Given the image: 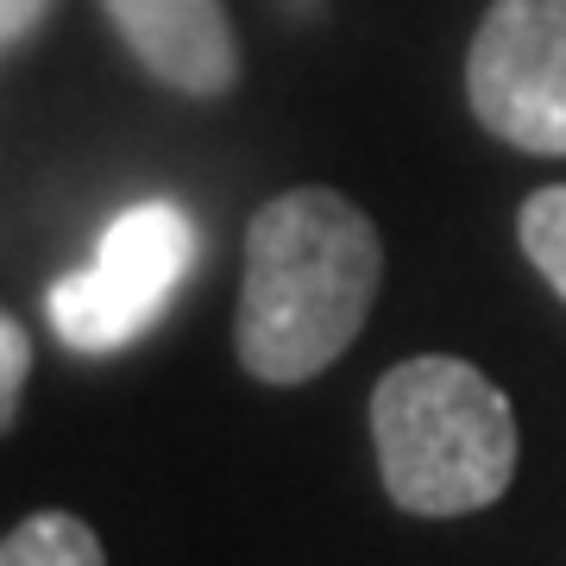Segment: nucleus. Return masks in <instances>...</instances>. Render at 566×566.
Listing matches in <instances>:
<instances>
[{
	"label": "nucleus",
	"instance_id": "1",
	"mask_svg": "<svg viewBox=\"0 0 566 566\" xmlns=\"http://www.w3.org/2000/svg\"><path fill=\"white\" fill-rule=\"evenodd\" d=\"M385 277L378 227L334 189H283L245 227L240 365L259 385H308L359 340Z\"/></svg>",
	"mask_w": 566,
	"mask_h": 566
},
{
	"label": "nucleus",
	"instance_id": "2",
	"mask_svg": "<svg viewBox=\"0 0 566 566\" xmlns=\"http://www.w3.org/2000/svg\"><path fill=\"white\" fill-rule=\"evenodd\" d=\"M371 441L390 504L409 516H465L516 479V409L479 365L422 353L371 390Z\"/></svg>",
	"mask_w": 566,
	"mask_h": 566
},
{
	"label": "nucleus",
	"instance_id": "3",
	"mask_svg": "<svg viewBox=\"0 0 566 566\" xmlns=\"http://www.w3.org/2000/svg\"><path fill=\"white\" fill-rule=\"evenodd\" d=\"M202 233L177 202H133L114 214L95 259L51 283V327L76 353H120L164 315L170 290L189 277Z\"/></svg>",
	"mask_w": 566,
	"mask_h": 566
},
{
	"label": "nucleus",
	"instance_id": "4",
	"mask_svg": "<svg viewBox=\"0 0 566 566\" xmlns=\"http://www.w3.org/2000/svg\"><path fill=\"white\" fill-rule=\"evenodd\" d=\"M465 95L491 139L566 158V0H491L465 51Z\"/></svg>",
	"mask_w": 566,
	"mask_h": 566
},
{
	"label": "nucleus",
	"instance_id": "5",
	"mask_svg": "<svg viewBox=\"0 0 566 566\" xmlns=\"http://www.w3.org/2000/svg\"><path fill=\"white\" fill-rule=\"evenodd\" d=\"M126 51L177 95H227L240 82V39L221 0H102Z\"/></svg>",
	"mask_w": 566,
	"mask_h": 566
},
{
	"label": "nucleus",
	"instance_id": "6",
	"mask_svg": "<svg viewBox=\"0 0 566 566\" xmlns=\"http://www.w3.org/2000/svg\"><path fill=\"white\" fill-rule=\"evenodd\" d=\"M0 566H107V554L82 516H70V510H39V516H25L0 542Z\"/></svg>",
	"mask_w": 566,
	"mask_h": 566
},
{
	"label": "nucleus",
	"instance_id": "7",
	"mask_svg": "<svg viewBox=\"0 0 566 566\" xmlns=\"http://www.w3.org/2000/svg\"><path fill=\"white\" fill-rule=\"evenodd\" d=\"M516 240H523L528 264L560 290L566 303V182H547V189L528 196L523 214H516Z\"/></svg>",
	"mask_w": 566,
	"mask_h": 566
},
{
	"label": "nucleus",
	"instance_id": "8",
	"mask_svg": "<svg viewBox=\"0 0 566 566\" xmlns=\"http://www.w3.org/2000/svg\"><path fill=\"white\" fill-rule=\"evenodd\" d=\"M25 371H32V340H25V327L0 308V428L13 422V409H20Z\"/></svg>",
	"mask_w": 566,
	"mask_h": 566
},
{
	"label": "nucleus",
	"instance_id": "9",
	"mask_svg": "<svg viewBox=\"0 0 566 566\" xmlns=\"http://www.w3.org/2000/svg\"><path fill=\"white\" fill-rule=\"evenodd\" d=\"M51 13V0H0V44H20Z\"/></svg>",
	"mask_w": 566,
	"mask_h": 566
}]
</instances>
